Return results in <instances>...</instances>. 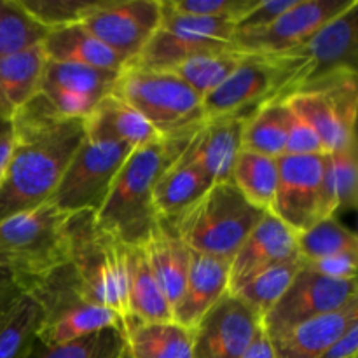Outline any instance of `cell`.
Listing matches in <instances>:
<instances>
[{"instance_id":"cell-1","label":"cell","mask_w":358,"mask_h":358,"mask_svg":"<svg viewBox=\"0 0 358 358\" xmlns=\"http://www.w3.org/2000/svg\"><path fill=\"white\" fill-rule=\"evenodd\" d=\"M10 122L14 145L0 182V222L51 201L66 166L86 138V122L56 114L41 93Z\"/></svg>"},{"instance_id":"cell-2","label":"cell","mask_w":358,"mask_h":358,"mask_svg":"<svg viewBox=\"0 0 358 358\" xmlns=\"http://www.w3.org/2000/svg\"><path fill=\"white\" fill-rule=\"evenodd\" d=\"M196 129L163 136L157 142L131 150L103 205L94 213L98 226L105 233L122 245L145 243L159 220L152 203L154 185L164 170L180 157Z\"/></svg>"},{"instance_id":"cell-3","label":"cell","mask_w":358,"mask_h":358,"mask_svg":"<svg viewBox=\"0 0 358 358\" xmlns=\"http://www.w3.org/2000/svg\"><path fill=\"white\" fill-rule=\"evenodd\" d=\"M264 213L233 182H220L184 212L166 220L192 252L231 262Z\"/></svg>"},{"instance_id":"cell-4","label":"cell","mask_w":358,"mask_h":358,"mask_svg":"<svg viewBox=\"0 0 358 358\" xmlns=\"http://www.w3.org/2000/svg\"><path fill=\"white\" fill-rule=\"evenodd\" d=\"M23 289L41 308L37 341L42 345H63L103 329L124 331L115 311L90 299L69 262L30 280Z\"/></svg>"},{"instance_id":"cell-5","label":"cell","mask_w":358,"mask_h":358,"mask_svg":"<svg viewBox=\"0 0 358 358\" xmlns=\"http://www.w3.org/2000/svg\"><path fill=\"white\" fill-rule=\"evenodd\" d=\"M264 58L275 72L273 100H283L334 73H357L358 0L301 45Z\"/></svg>"},{"instance_id":"cell-6","label":"cell","mask_w":358,"mask_h":358,"mask_svg":"<svg viewBox=\"0 0 358 358\" xmlns=\"http://www.w3.org/2000/svg\"><path fill=\"white\" fill-rule=\"evenodd\" d=\"M70 213L48 201L0 222V269L21 285L69 262Z\"/></svg>"},{"instance_id":"cell-7","label":"cell","mask_w":358,"mask_h":358,"mask_svg":"<svg viewBox=\"0 0 358 358\" xmlns=\"http://www.w3.org/2000/svg\"><path fill=\"white\" fill-rule=\"evenodd\" d=\"M66 240L69 264L77 273L90 299L110 308L126 322L122 243L98 226L94 212L70 213Z\"/></svg>"},{"instance_id":"cell-8","label":"cell","mask_w":358,"mask_h":358,"mask_svg":"<svg viewBox=\"0 0 358 358\" xmlns=\"http://www.w3.org/2000/svg\"><path fill=\"white\" fill-rule=\"evenodd\" d=\"M114 93L135 107L161 136L196 129L203 121V100L175 73L126 66Z\"/></svg>"},{"instance_id":"cell-9","label":"cell","mask_w":358,"mask_h":358,"mask_svg":"<svg viewBox=\"0 0 358 358\" xmlns=\"http://www.w3.org/2000/svg\"><path fill=\"white\" fill-rule=\"evenodd\" d=\"M234 23L217 17L177 14L161 0V21L140 55L126 66L171 70L185 59L212 51L234 49Z\"/></svg>"},{"instance_id":"cell-10","label":"cell","mask_w":358,"mask_h":358,"mask_svg":"<svg viewBox=\"0 0 358 358\" xmlns=\"http://www.w3.org/2000/svg\"><path fill=\"white\" fill-rule=\"evenodd\" d=\"M315 129L325 154L357 143L358 79L341 72L283 98Z\"/></svg>"},{"instance_id":"cell-11","label":"cell","mask_w":358,"mask_h":358,"mask_svg":"<svg viewBox=\"0 0 358 358\" xmlns=\"http://www.w3.org/2000/svg\"><path fill=\"white\" fill-rule=\"evenodd\" d=\"M131 150L128 143L86 136L66 166L51 203L66 213H96Z\"/></svg>"},{"instance_id":"cell-12","label":"cell","mask_w":358,"mask_h":358,"mask_svg":"<svg viewBox=\"0 0 358 358\" xmlns=\"http://www.w3.org/2000/svg\"><path fill=\"white\" fill-rule=\"evenodd\" d=\"M357 297V280L327 278L301 262L289 289L262 318L261 325L269 339H276L296 325L339 311Z\"/></svg>"},{"instance_id":"cell-13","label":"cell","mask_w":358,"mask_h":358,"mask_svg":"<svg viewBox=\"0 0 358 358\" xmlns=\"http://www.w3.org/2000/svg\"><path fill=\"white\" fill-rule=\"evenodd\" d=\"M161 21V0H98L80 23L128 65Z\"/></svg>"},{"instance_id":"cell-14","label":"cell","mask_w":358,"mask_h":358,"mask_svg":"<svg viewBox=\"0 0 358 358\" xmlns=\"http://www.w3.org/2000/svg\"><path fill=\"white\" fill-rule=\"evenodd\" d=\"M322 170L324 154L278 157V185L271 213L296 234L324 219Z\"/></svg>"},{"instance_id":"cell-15","label":"cell","mask_w":358,"mask_h":358,"mask_svg":"<svg viewBox=\"0 0 358 358\" xmlns=\"http://www.w3.org/2000/svg\"><path fill=\"white\" fill-rule=\"evenodd\" d=\"M355 2L357 0H296L290 9L264 30L234 37V45L248 55H280L306 42Z\"/></svg>"},{"instance_id":"cell-16","label":"cell","mask_w":358,"mask_h":358,"mask_svg":"<svg viewBox=\"0 0 358 358\" xmlns=\"http://www.w3.org/2000/svg\"><path fill=\"white\" fill-rule=\"evenodd\" d=\"M259 327V315L227 292L191 329L192 358H241Z\"/></svg>"},{"instance_id":"cell-17","label":"cell","mask_w":358,"mask_h":358,"mask_svg":"<svg viewBox=\"0 0 358 358\" xmlns=\"http://www.w3.org/2000/svg\"><path fill=\"white\" fill-rule=\"evenodd\" d=\"M275 98V72L264 56L248 55L219 87L203 98L205 119L240 115L247 119L255 108Z\"/></svg>"},{"instance_id":"cell-18","label":"cell","mask_w":358,"mask_h":358,"mask_svg":"<svg viewBox=\"0 0 358 358\" xmlns=\"http://www.w3.org/2000/svg\"><path fill=\"white\" fill-rule=\"evenodd\" d=\"M297 255V234L266 212L229 262V292L257 273Z\"/></svg>"},{"instance_id":"cell-19","label":"cell","mask_w":358,"mask_h":358,"mask_svg":"<svg viewBox=\"0 0 358 358\" xmlns=\"http://www.w3.org/2000/svg\"><path fill=\"white\" fill-rule=\"evenodd\" d=\"M245 117L222 115L205 119L189 142L185 152L194 159L212 184L231 182L241 149Z\"/></svg>"},{"instance_id":"cell-20","label":"cell","mask_w":358,"mask_h":358,"mask_svg":"<svg viewBox=\"0 0 358 358\" xmlns=\"http://www.w3.org/2000/svg\"><path fill=\"white\" fill-rule=\"evenodd\" d=\"M229 292V262L191 250V266L171 320L191 331L203 315Z\"/></svg>"},{"instance_id":"cell-21","label":"cell","mask_w":358,"mask_h":358,"mask_svg":"<svg viewBox=\"0 0 358 358\" xmlns=\"http://www.w3.org/2000/svg\"><path fill=\"white\" fill-rule=\"evenodd\" d=\"M122 261L128 311L126 322H170L171 304L161 290L142 245H122Z\"/></svg>"},{"instance_id":"cell-22","label":"cell","mask_w":358,"mask_h":358,"mask_svg":"<svg viewBox=\"0 0 358 358\" xmlns=\"http://www.w3.org/2000/svg\"><path fill=\"white\" fill-rule=\"evenodd\" d=\"M84 122L87 138L114 140L128 143L131 149H138L163 138L135 107L117 96L114 91L93 108Z\"/></svg>"},{"instance_id":"cell-23","label":"cell","mask_w":358,"mask_h":358,"mask_svg":"<svg viewBox=\"0 0 358 358\" xmlns=\"http://www.w3.org/2000/svg\"><path fill=\"white\" fill-rule=\"evenodd\" d=\"M358 320V297L334 313L296 325L271 339L276 358H318L353 322Z\"/></svg>"},{"instance_id":"cell-24","label":"cell","mask_w":358,"mask_h":358,"mask_svg":"<svg viewBox=\"0 0 358 358\" xmlns=\"http://www.w3.org/2000/svg\"><path fill=\"white\" fill-rule=\"evenodd\" d=\"M41 48L48 62L76 63L108 72H122L126 69L124 59L101 44L83 23L52 28Z\"/></svg>"},{"instance_id":"cell-25","label":"cell","mask_w":358,"mask_h":358,"mask_svg":"<svg viewBox=\"0 0 358 358\" xmlns=\"http://www.w3.org/2000/svg\"><path fill=\"white\" fill-rule=\"evenodd\" d=\"M142 247L161 290L173 308L184 290L191 266V248L175 233L170 220L161 217Z\"/></svg>"},{"instance_id":"cell-26","label":"cell","mask_w":358,"mask_h":358,"mask_svg":"<svg viewBox=\"0 0 358 358\" xmlns=\"http://www.w3.org/2000/svg\"><path fill=\"white\" fill-rule=\"evenodd\" d=\"M187 149V147H185ZM212 182L187 152H182L175 163L164 170L152 191V203L161 219H173L201 198Z\"/></svg>"},{"instance_id":"cell-27","label":"cell","mask_w":358,"mask_h":358,"mask_svg":"<svg viewBox=\"0 0 358 358\" xmlns=\"http://www.w3.org/2000/svg\"><path fill=\"white\" fill-rule=\"evenodd\" d=\"M45 62L41 45L0 59V121H13L38 93Z\"/></svg>"},{"instance_id":"cell-28","label":"cell","mask_w":358,"mask_h":358,"mask_svg":"<svg viewBox=\"0 0 358 358\" xmlns=\"http://www.w3.org/2000/svg\"><path fill=\"white\" fill-rule=\"evenodd\" d=\"M129 358H192V334L189 329L170 322L124 324Z\"/></svg>"},{"instance_id":"cell-29","label":"cell","mask_w":358,"mask_h":358,"mask_svg":"<svg viewBox=\"0 0 358 358\" xmlns=\"http://www.w3.org/2000/svg\"><path fill=\"white\" fill-rule=\"evenodd\" d=\"M358 203L357 143L324 154L322 170V213L336 217L353 212Z\"/></svg>"},{"instance_id":"cell-30","label":"cell","mask_w":358,"mask_h":358,"mask_svg":"<svg viewBox=\"0 0 358 358\" xmlns=\"http://www.w3.org/2000/svg\"><path fill=\"white\" fill-rule=\"evenodd\" d=\"M119 73L121 72H108V70L76 65V63L45 62L38 91L79 94L87 100H93L94 103H100L108 93L114 91Z\"/></svg>"},{"instance_id":"cell-31","label":"cell","mask_w":358,"mask_h":358,"mask_svg":"<svg viewBox=\"0 0 358 358\" xmlns=\"http://www.w3.org/2000/svg\"><path fill=\"white\" fill-rule=\"evenodd\" d=\"M241 149L261 156H285L287 149V105L283 100H271L255 108L243 124Z\"/></svg>"},{"instance_id":"cell-32","label":"cell","mask_w":358,"mask_h":358,"mask_svg":"<svg viewBox=\"0 0 358 358\" xmlns=\"http://www.w3.org/2000/svg\"><path fill=\"white\" fill-rule=\"evenodd\" d=\"M245 56H247V52L240 51L238 48L205 52V55L185 59L180 65L166 70V72L180 77L203 100L206 94H210L215 87H219L240 66Z\"/></svg>"},{"instance_id":"cell-33","label":"cell","mask_w":358,"mask_h":358,"mask_svg":"<svg viewBox=\"0 0 358 358\" xmlns=\"http://www.w3.org/2000/svg\"><path fill=\"white\" fill-rule=\"evenodd\" d=\"M231 182L252 205L271 212L278 185V159L241 150Z\"/></svg>"},{"instance_id":"cell-34","label":"cell","mask_w":358,"mask_h":358,"mask_svg":"<svg viewBox=\"0 0 358 358\" xmlns=\"http://www.w3.org/2000/svg\"><path fill=\"white\" fill-rule=\"evenodd\" d=\"M299 268L301 259L297 255V257L283 261L257 273L245 283H241L240 287L231 290V294H234L241 303H245L252 311H255L262 322V318L269 313V310L278 303L280 297L289 289Z\"/></svg>"},{"instance_id":"cell-35","label":"cell","mask_w":358,"mask_h":358,"mask_svg":"<svg viewBox=\"0 0 358 358\" xmlns=\"http://www.w3.org/2000/svg\"><path fill=\"white\" fill-rule=\"evenodd\" d=\"M41 308L27 292L0 313V358H27L37 339Z\"/></svg>"},{"instance_id":"cell-36","label":"cell","mask_w":358,"mask_h":358,"mask_svg":"<svg viewBox=\"0 0 358 358\" xmlns=\"http://www.w3.org/2000/svg\"><path fill=\"white\" fill-rule=\"evenodd\" d=\"M358 252V238L336 217H324L297 234V254L303 262Z\"/></svg>"},{"instance_id":"cell-37","label":"cell","mask_w":358,"mask_h":358,"mask_svg":"<svg viewBox=\"0 0 358 358\" xmlns=\"http://www.w3.org/2000/svg\"><path fill=\"white\" fill-rule=\"evenodd\" d=\"M48 31L30 16L21 0H0V59L38 48Z\"/></svg>"},{"instance_id":"cell-38","label":"cell","mask_w":358,"mask_h":358,"mask_svg":"<svg viewBox=\"0 0 358 358\" xmlns=\"http://www.w3.org/2000/svg\"><path fill=\"white\" fill-rule=\"evenodd\" d=\"M124 348V331L103 329L63 345L48 346L35 339L27 358H119Z\"/></svg>"},{"instance_id":"cell-39","label":"cell","mask_w":358,"mask_h":358,"mask_svg":"<svg viewBox=\"0 0 358 358\" xmlns=\"http://www.w3.org/2000/svg\"><path fill=\"white\" fill-rule=\"evenodd\" d=\"M96 2L98 0H21L30 16L48 30L80 23Z\"/></svg>"},{"instance_id":"cell-40","label":"cell","mask_w":358,"mask_h":358,"mask_svg":"<svg viewBox=\"0 0 358 358\" xmlns=\"http://www.w3.org/2000/svg\"><path fill=\"white\" fill-rule=\"evenodd\" d=\"M259 0H164L173 13L184 16L229 20L234 24L247 16Z\"/></svg>"},{"instance_id":"cell-41","label":"cell","mask_w":358,"mask_h":358,"mask_svg":"<svg viewBox=\"0 0 358 358\" xmlns=\"http://www.w3.org/2000/svg\"><path fill=\"white\" fill-rule=\"evenodd\" d=\"M285 101V100H283ZM287 105V149L285 156H313L325 154L320 138L306 119Z\"/></svg>"},{"instance_id":"cell-42","label":"cell","mask_w":358,"mask_h":358,"mask_svg":"<svg viewBox=\"0 0 358 358\" xmlns=\"http://www.w3.org/2000/svg\"><path fill=\"white\" fill-rule=\"evenodd\" d=\"M296 0H259L254 9L234 24V37L250 35L275 23Z\"/></svg>"},{"instance_id":"cell-43","label":"cell","mask_w":358,"mask_h":358,"mask_svg":"<svg viewBox=\"0 0 358 358\" xmlns=\"http://www.w3.org/2000/svg\"><path fill=\"white\" fill-rule=\"evenodd\" d=\"M357 262L358 252H348V254L332 255V257L318 259L313 262H303V266L332 280H357Z\"/></svg>"},{"instance_id":"cell-44","label":"cell","mask_w":358,"mask_h":358,"mask_svg":"<svg viewBox=\"0 0 358 358\" xmlns=\"http://www.w3.org/2000/svg\"><path fill=\"white\" fill-rule=\"evenodd\" d=\"M358 320L353 322L318 358H357Z\"/></svg>"},{"instance_id":"cell-45","label":"cell","mask_w":358,"mask_h":358,"mask_svg":"<svg viewBox=\"0 0 358 358\" xmlns=\"http://www.w3.org/2000/svg\"><path fill=\"white\" fill-rule=\"evenodd\" d=\"M23 294V285L9 271L0 269V313L13 306Z\"/></svg>"},{"instance_id":"cell-46","label":"cell","mask_w":358,"mask_h":358,"mask_svg":"<svg viewBox=\"0 0 358 358\" xmlns=\"http://www.w3.org/2000/svg\"><path fill=\"white\" fill-rule=\"evenodd\" d=\"M241 358H276L271 339H269V336L266 334L262 325L259 327V331L255 332L254 339H252L250 345H248V348L245 350V353L241 355Z\"/></svg>"},{"instance_id":"cell-47","label":"cell","mask_w":358,"mask_h":358,"mask_svg":"<svg viewBox=\"0 0 358 358\" xmlns=\"http://www.w3.org/2000/svg\"><path fill=\"white\" fill-rule=\"evenodd\" d=\"M14 145V129L10 121H0V182L9 164L10 152Z\"/></svg>"},{"instance_id":"cell-48","label":"cell","mask_w":358,"mask_h":358,"mask_svg":"<svg viewBox=\"0 0 358 358\" xmlns=\"http://www.w3.org/2000/svg\"><path fill=\"white\" fill-rule=\"evenodd\" d=\"M119 358H129V355H128V350L124 348V352H122L121 355H119Z\"/></svg>"}]
</instances>
